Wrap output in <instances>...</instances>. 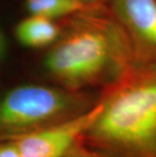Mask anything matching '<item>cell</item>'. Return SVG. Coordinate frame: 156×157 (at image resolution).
Returning a JSON list of instances; mask_svg holds the SVG:
<instances>
[{"label":"cell","instance_id":"obj_2","mask_svg":"<svg viewBox=\"0 0 156 157\" xmlns=\"http://www.w3.org/2000/svg\"><path fill=\"white\" fill-rule=\"evenodd\" d=\"M99 103L82 144L102 157H156V61L135 60Z\"/></svg>","mask_w":156,"mask_h":157},{"label":"cell","instance_id":"obj_7","mask_svg":"<svg viewBox=\"0 0 156 157\" xmlns=\"http://www.w3.org/2000/svg\"><path fill=\"white\" fill-rule=\"evenodd\" d=\"M79 0H25V7L29 14L42 15L52 19H62L87 8Z\"/></svg>","mask_w":156,"mask_h":157},{"label":"cell","instance_id":"obj_5","mask_svg":"<svg viewBox=\"0 0 156 157\" xmlns=\"http://www.w3.org/2000/svg\"><path fill=\"white\" fill-rule=\"evenodd\" d=\"M108 7L127 35L135 60L156 61V0H111Z\"/></svg>","mask_w":156,"mask_h":157},{"label":"cell","instance_id":"obj_6","mask_svg":"<svg viewBox=\"0 0 156 157\" xmlns=\"http://www.w3.org/2000/svg\"><path fill=\"white\" fill-rule=\"evenodd\" d=\"M62 33L60 19L29 14L21 19L14 29V36L22 47L28 49H44L51 47Z\"/></svg>","mask_w":156,"mask_h":157},{"label":"cell","instance_id":"obj_3","mask_svg":"<svg viewBox=\"0 0 156 157\" xmlns=\"http://www.w3.org/2000/svg\"><path fill=\"white\" fill-rule=\"evenodd\" d=\"M101 91L21 83L0 91V138H13L69 121L93 108Z\"/></svg>","mask_w":156,"mask_h":157},{"label":"cell","instance_id":"obj_10","mask_svg":"<svg viewBox=\"0 0 156 157\" xmlns=\"http://www.w3.org/2000/svg\"><path fill=\"white\" fill-rule=\"evenodd\" d=\"M6 52H7V43H6L4 34L0 29V62L3 61V59L5 58Z\"/></svg>","mask_w":156,"mask_h":157},{"label":"cell","instance_id":"obj_4","mask_svg":"<svg viewBox=\"0 0 156 157\" xmlns=\"http://www.w3.org/2000/svg\"><path fill=\"white\" fill-rule=\"evenodd\" d=\"M101 109L99 99L90 111L69 121L13 137L22 157H62L82 144V138Z\"/></svg>","mask_w":156,"mask_h":157},{"label":"cell","instance_id":"obj_11","mask_svg":"<svg viewBox=\"0 0 156 157\" xmlns=\"http://www.w3.org/2000/svg\"><path fill=\"white\" fill-rule=\"evenodd\" d=\"M87 5H108L111 0H79Z\"/></svg>","mask_w":156,"mask_h":157},{"label":"cell","instance_id":"obj_1","mask_svg":"<svg viewBox=\"0 0 156 157\" xmlns=\"http://www.w3.org/2000/svg\"><path fill=\"white\" fill-rule=\"evenodd\" d=\"M60 21L61 35L42 62L53 84L101 91L134 63L131 43L108 5L88 6Z\"/></svg>","mask_w":156,"mask_h":157},{"label":"cell","instance_id":"obj_9","mask_svg":"<svg viewBox=\"0 0 156 157\" xmlns=\"http://www.w3.org/2000/svg\"><path fill=\"white\" fill-rule=\"evenodd\" d=\"M62 157H102V156L101 154H98L97 152L93 151L92 149L84 146L83 144H80L77 147H75L74 149H72L71 151L66 153Z\"/></svg>","mask_w":156,"mask_h":157},{"label":"cell","instance_id":"obj_8","mask_svg":"<svg viewBox=\"0 0 156 157\" xmlns=\"http://www.w3.org/2000/svg\"><path fill=\"white\" fill-rule=\"evenodd\" d=\"M0 157H22L12 138H0Z\"/></svg>","mask_w":156,"mask_h":157}]
</instances>
